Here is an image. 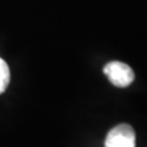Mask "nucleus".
Returning a JSON list of instances; mask_svg holds the SVG:
<instances>
[{
    "label": "nucleus",
    "mask_w": 147,
    "mask_h": 147,
    "mask_svg": "<svg viewBox=\"0 0 147 147\" xmlns=\"http://www.w3.org/2000/svg\"><path fill=\"white\" fill-rule=\"evenodd\" d=\"M103 72L107 75L109 81L117 87H127L135 80L132 69L125 63L110 61L104 66Z\"/></svg>",
    "instance_id": "1"
},
{
    "label": "nucleus",
    "mask_w": 147,
    "mask_h": 147,
    "mask_svg": "<svg viewBox=\"0 0 147 147\" xmlns=\"http://www.w3.org/2000/svg\"><path fill=\"white\" fill-rule=\"evenodd\" d=\"M136 136L132 126L129 124H119L108 132L104 147H135Z\"/></svg>",
    "instance_id": "2"
},
{
    "label": "nucleus",
    "mask_w": 147,
    "mask_h": 147,
    "mask_svg": "<svg viewBox=\"0 0 147 147\" xmlns=\"http://www.w3.org/2000/svg\"><path fill=\"white\" fill-rule=\"evenodd\" d=\"M9 82H10V69L5 60L0 58V93L6 90Z\"/></svg>",
    "instance_id": "3"
}]
</instances>
